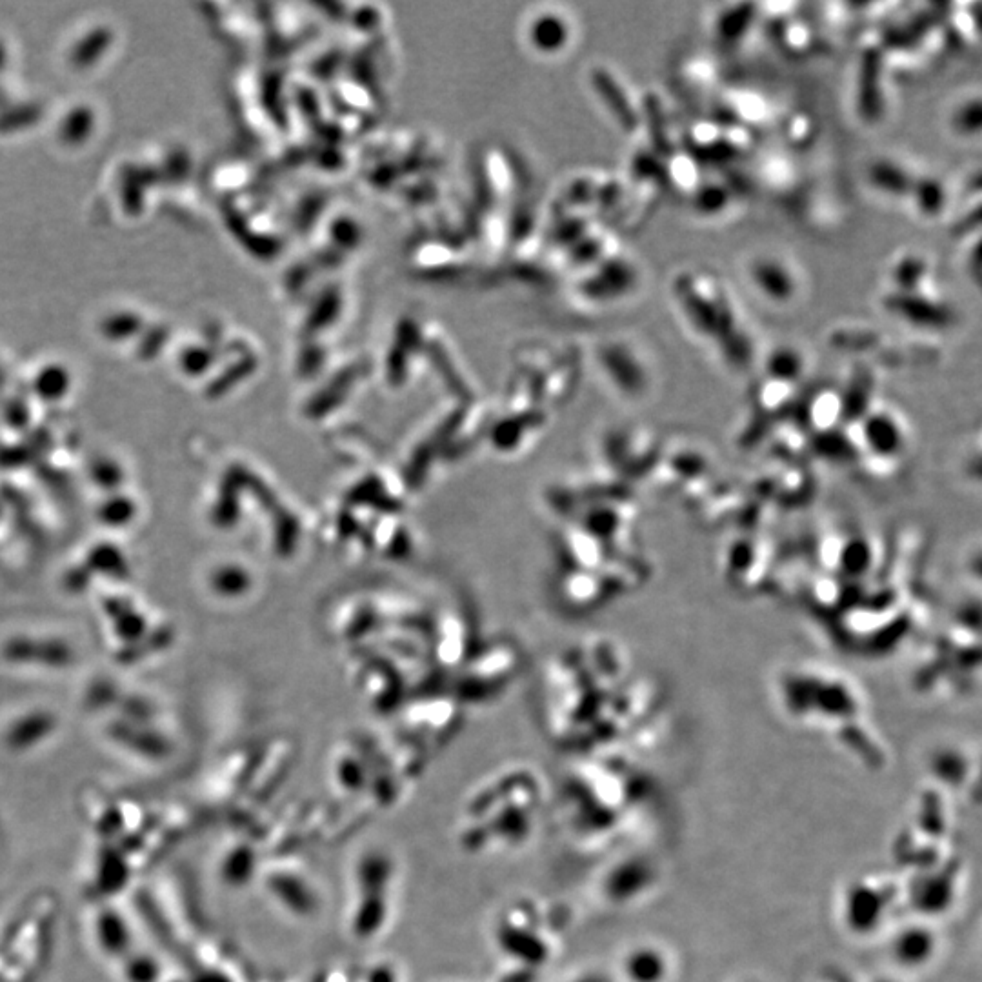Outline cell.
<instances>
[{"instance_id": "cell-13", "label": "cell", "mask_w": 982, "mask_h": 982, "mask_svg": "<svg viewBox=\"0 0 982 982\" xmlns=\"http://www.w3.org/2000/svg\"><path fill=\"white\" fill-rule=\"evenodd\" d=\"M659 881V870L650 857H628L615 864L604 882L608 897L617 904L637 901Z\"/></svg>"}, {"instance_id": "cell-7", "label": "cell", "mask_w": 982, "mask_h": 982, "mask_svg": "<svg viewBox=\"0 0 982 982\" xmlns=\"http://www.w3.org/2000/svg\"><path fill=\"white\" fill-rule=\"evenodd\" d=\"M941 948V937L930 921L915 917L892 933L888 953L901 972H919L932 964Z\"/></svg>"}, {"instance_id": "cell-23", "label": "cell", "mask_w": 982, "mask_h": 982, "mask_svg": "<svg viewBox=\"0 0 982 982\" xmlns=\"http://www.w3.org/2000/svg\"><path fill=\"white\" fill-rule=\"evenodd\" d=\"M773 128L777 130L779 141L793 151H806L812 148L819 135L817 121L810 111L788 110L775 117Z\"/></svg>"}, {"instance_id": "cell-8", "label": "cell", "mask_w": 982, "mask_h": 982, "mask_svg": "<svg viewBox=\"0 0 982 982\" xmlns=\"http://www.w3.org/2000/svg\"><path fill=\"white\" fill-rule=\"evenodd\" d=\"M599 359L613 386L624 395L641 397L650 388V368L630 342H606L599 351Z\"/></svg>"}, {"instance_id": "cell-2", "label": "cell", "mask_w": 982, "mask_h": 982, "mask_svg": "<svg viewBox=\"0 0 982 982\" xmlns=\"http://www.w3.org/2000/svg\"><path fill=\"white\" fill-rule=\"evenodd\" d=\"M981 601L970 597L922 650L912 684L924 697L970 695L981 681Z\"/></svg>"}, {"instance_id": "cell-30", "label": "cell", "mask_w": 982, "mask_h": 982, "mask_svg": "<svg viewBox=\"0 0 982 982\" xmlns=\"http://www.w3.org/2000/svg\"><path fill=\"white\" fill-rule=\"evenodd\" d=\"M761 173L764 182L772 188L786 186L788 182L792 181V173L795 175L792 166L784 159H770V162H766L762 166Z\"/></svg>"}, {"instance_id": "cell-32", "label": "cell", "mask_w": 982, "mask_h": 982, "mask_svg": "<svg viewBox=\"0 0 982 982\" xmlns=\"http://www.w3.org/2000/svg\"><path fill=\"white\" fill-rule=\"evenodd\" d=\"M870 982H906V981H904L902 977H899V975H893V973H884V975H879V977H875V979H872V981Z\"/></svg>"}, {"instance_id": "cell-16", "label": "cell", "mask_w": 982, "mask_h": 982, "mask_svg": "<svg viewBox=\"0 0 982 982\" xmlns=\"http://www.w3.org/2000/svg\"><path fill=\"white\" fill-rule=\"evenodd\" d=\"M593 90L599 95L602 104L612 113L613 119L626 133H637L642 130V111L639 104L633 102L630 93L622 86L612 71L606 68H595L592 71Z\"/></svg>"}, {"instance_id": "cell-11", "label": "cell", "mask_w": 982, "mask_h": 982, "mask_svg": "<svg viewBox=\"0 0 982 982\" xmlns=\"http://www.w3.org/2000/svg\"><path fill=\"white\" fill-rule=\"evenodd\" d=\"M639 284V271L632 261L622 255L593 266L590 275L582 281L581 290L590 301H621L632 295Z\"/></svg>"}, {"instance_id": "cell-9", "label": "cell", "mask_w": 982, "mask_h": 982, "mask_svg": "<svg viewBox=\"0 0 982 982\" xmlns=\"http://www.w3.org/2000/svg\"><path fill=\"white\" fill-rule=\"evenodd\" d=\"M712 119L721 124L741 126L759 137L762 131L772 130L775 108L759 91L737 88L722 91Z\"/></svg>"}, {"instance_id": "cell-12", "label": "cell", "mask_w": 982, "mask_h": 982, "mask_svg": "<svg viewBox=\"0 0 982 982\" xmlns=\"http://www.w3.org/2000/svg\"><path fill=\"white\" fill-rule=\"evenodd\" d=\"M750 281L753 288L772 304H790L801 290V281L792 264L779 255L762 253L750 262Z\"/></svg>"}, {"instance_id": "cell-28", "label": "cell", "mask_w": 982, "mask_h": 982, "mask_svg": "<svg viewBox=\"0 0 982 982\" xmlns=\"http://www.w3.org/2000/svg\"><path fill=\"white\" fill-rule=\"evenodd\" d=\"M982 111L981 97L979 93L966 95L962 101L953 106L950 115V126L952 130L961 135L964 139L977 137L981 133Z\"/></svg>"}, {"instance_id": "cell-10", "label": "cell", "mask_w": 982, "mask_h": 982, "mask_svg": "<svg viewBox=\"0 0 982 982\" xmlns=\"http://www.w3.org/2000/svg\"><path fill=\"white\" fill-rule=\"evenodd\" d=\"M957 873L955 866L948 868L942 864L939 868L935 864L924 868L912 888H908V906L912 904L919 919L932 921L935 915L952 906L957 892Z\"/></svg>"}, {"instance_id": "cell-3", "label": "cell", "mask_w": 982, "mask_h": 982, "mask_svg": "<svg viewBox=\"0 0 982 982\" xmlns=\"http://www.w3.org/2000/svg\"><path fill=\"white\" fill-rule=\"evenodd\" d=\"M672 295L690 328L704 341H717L742 321L730 291L710 271H681L673 279Z\"/></svg>"}, {"instance_id": "cell-31", "label": "cell", "mask_w": 982, "mask_h": 982, "mask_svg": "<svg viewBox=\"0 0 982 982\" xmlns=\"http://www.w3.org/2000/svg\"><path fill=\"white\" fill-rule=\"evenodd\" d=\"M966 264H968V270H970V275H972L975 284H979L981 281V239L975 237L970 250H968V257H966Z\"/></svg>"}, {"instance_id": "cell-21", "label": "cell", "mask_w": 982, "mask_h": 982, "mask_svg": "<svg viewBox=\"0 0 982 982\" xmlns=\"http://www.w3.org/2000/svg\"><path fill=\"white\" fill-rule=\"evenodd\" d=\"M739 190L728 179L704 177L688 197L695 215L702 219H717L730 210Z\"/></svg>"}, {"instance_id": "cell-22", "label": "cell", "mask_w": 982, "mask_h": 982, "mask_svg": "<svg viewBox=\"0 0 982 982\" xmlns=\"http://www.w3.org/2000/svg\"><path fill=\"white\" fill-rule=\"evenodd\" d=\"M928 770L939 786L962 788L972 772V759L970 753L962 748L944 746L930 755Z\"/></svg>"}, {"instance_id": "cell-15", "label": "cell", "mask_w": 982, "mask_h": 982, "mask_svg": "<svg viewBox=\"0 0 982 982\" xmlns=\"http://www.w3.org/2000/svg\"><path fill=\"white\" fill-rule=\"evenodd\" d=\"M672 972V955L657 942L633 944L622 957L621 973L626 982H668Z\"/></svg>"}, {"instance_id": "cell-17", "label": "cell", "mask_w": 982, "mask_h": 982, "mask_svg": "<svg viewBox=\"0 0 982 982\" xmlns=\"http://www.w3.org/2000/svg\"><path fill=\"white\" fill-rule=\"evenodd\" d=\"M759 17H761V4H753V2L724 4L713 17V37L721 48L735 50L750 37Z\"/></svg>"}, {"instance_id": "cell-6", "label": "cell", "mask_w": 982, "mask_h": 982, "mask_svg": "<svg viewBox=\"0 0 982 982\" xmlns=\"http://www.w3.org/2000/svg\"><path fill=\"white\" fill-rule=\"evenodd\" d=\"M886 57L882 50L879 35L868 37L862 44L859 73H857V91H855V106L862 121L875 124L882 119L886 108L884 95V75H886Z\"/></svg>"}, {"instance_id": "cell-24", "label": "cell", "mask_w": 982, "mask_h": 982, "mask_svg": "<svg viewBox=\"0 0 982 982\" xmlns=\"http://www.w3.org/2000/svg\"><path fill=\"white\" fill-rule=\"evenodd\" d=\"M719 351L722 361L735 371H746L752 368L757 348L752 331L744 326V322H737L733 328L722 333L717 341L713 342Z\"/></svg>"}, {"instance_id": "cell-27", "label": "cell", "mask_w": 982, "mask_h": 982, "mask_svg": "<svg viewBox=\"0 0 982 982\" xmlns=\"http://www.w3.org/2000/svg\"><path fill=\"white\" fill-rule=\"evenodd\" d=\"M570 35V24L557 13H546L533 24V42L541 51L557 53L564 50L570 41Z\"/></svg>"}, {"instance_id": "cell-4", "label": "cell", "mask_w": 982, "mask_h": 982, "mask_svg": "<svg viewBox=\"0 0 982 982\" xmlns=\"http://www.w3.org/2000/svg\"><path fill=\"white\" fill-rule=\"evenodd\" d=\"M899 892L884 877L864 875L844 886L841 895V921L850 935L872 937L881 932L892 917Z\"/></svg>"}, {"instance_id": "cell-18", "label": "cell", "mask_w": 982, "mask_h": 982, "mask_svg": "<svg viewBox=\"0 0 982 982\" xmlns=\"http://www.w3.org/2000/svg\"><path fill=\"white\" fill-rule=\"evenodd\" d=\"M917 173L893 157H879L868 164L866 181L884 197L908 201Z\"/></svg>"}, {"instance_id": "cell-5", "label": "cell", "mask_w": 982, "mask_h": 982, "mask_svg": "<svg viewBox=\"0 0 982 982\" xmlns=\"http://www.w3.org/2000/svg\"><path fill=\"white\" fill-rule=\"evenodd\" d=\"M882 310L919 331H946L959 319L957 308L935 286L917 291L890 290L882 295Z\"/></svg>"}, {"instance_id": "cell-29", "label": "cell", "mask_w": 982, "mask_h": 982, "mask_svg": "<svg viewBox=\"0 0 982 982\" xmlns=\"http://www.w3.org/2000/svg\"><path fill=\"white\" fill-rule=\"evenodd\" d=\"M682 81L688 86V90L693 93H706L712 91L717 79V70L712 61H706L702 57H693L692 61L686 62L682 66Z\"/></svg>"}, {"instance_id": "cell-25", "label": "cell", "mask_w": 982, "mask_h": 982, "mask_svg": "<svg viewBox=\"0 0 982 982\" xmlns=\"http://www.w3.org/2000/svg\"><path fill=\"white\" fill-rule=\"evenodd\" d=\"M908 201L922 219H939L950 206L948 186L935 175H917Z\"/></svg>"}, {"instance_id": "cell-20", "label": "cell", "mask_w": 982, "mask_h": 982, "mask_svg": "<svg viewBox=\"0 0 982 982\" xmlns=\"http://www.w3.org/2000/svg\"><path fill=\"white\" fill-rule=\"evenodd\" d=\"M888 279L895 291H917L935 286L932 261L921 251H902L890 264Z\"/></svg>"}, {"instance_id": "cell-26", "label": "cell", "mask_w": 982, "mask_h": 982, "mask_svg": "<svg viewBox=\"0 0 982 982\" xmlns=\"http://www.w3.org/2000/svg\"><path fill=\"white\" fill-rule=\"evenodd\" d=\"M806 371H808V359L804 351L793 344L775 346L764 359V377H772L777 381L802 384Z\"/></svg>"}, {"instance_id": "cell-14", "label": "cell", "mask_w": 982, "mask_h": 982, "mask_svg": "<svg viewBox=\"0 0 982 982\" xmlns=\"http://www.w3.org/2000/svg\"><path fill=\"white\" fill-rule=\"evenodd\" d=\"M777 13H766L770 19V35L777 48L792 57L806 59L817 48V33L812 24L797 13H784L788 4H770Z\"/></svg>"}, {"instance_id": "cell-19", "label": "cell", "mask_w": 982, "mask_h": 982, "mask_svg": "<svg viewBox=\"0 0 982 982\" xmlns=\"http://www.w3.org/2000/svg\"><path fill=\"white\" fill-rule=\"evenodd\" d=\"M661 162L666 191H672L684 199H688L704 179V166L682 146V142L681 146L662 157Z\"/></svg>"}, {"instance_id": "cell-1", "label": "cell", "mask_w": 982, "mask_h": 982, "mask_svg": "<svg viewBox=\"0 0 982 982\" xmlns=\"http://www.w3.org/2000/svg\"><path fill=\"white\" fill-rule=\"evenodd\" d=\"M770 692L786 721L826 735L864 764L884 761L868 693L852 673L828 662H784L773 672Z\"/></svg>"}]
</instances>
